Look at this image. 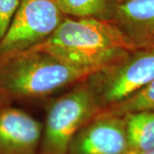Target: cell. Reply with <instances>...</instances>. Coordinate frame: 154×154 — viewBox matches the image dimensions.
<instances>
[{"label":"cell","instance_id":"5bb4252c","mask_svg":"<svg viewBox=\"0 0 154 154\" xmlns=\"http://www.w3.org/2000/svg\"><path fill=\"white\" fill-rule=\"evenodd\" d=\"M116 3H119V2H122V1H126V0H114Z\"/></svg>","mask_w":154,"mask_h":154},{"label":"cell","instance_id":"5b68a950","mask_svg":"<svg viewBox=\"0 0 154 154\" xmlns=\"http://www.w3.org/2000/svg\"><path fill=\"white\" fill-rule=\"evenodd\" d=\"M56 0H22L0 41V60L42 43L63 19Z\"/></svg>","mask_w":154,"mask_h":154},{"label":"cell","instance_id":"9c48e42d","mask_svg":"<svg viewBox=\"0 0 154 154\" xmlns=\"http://www.w3.org/2000/svg\"><path fill=\"white\" fill-rule=\"evenodd\" d=\"M129 148L140 154L154 148V110L123 116Z\"/></svg>","mask_w":154,"mask_h":154},{"label":"cell","instance_id":"8fae6325","mask_svg":"<svg viewBox=\"0 0 154 154\" xmlns=\"http://www.w3.org/2000/svg\"><path fill=\"white\" fill-rule=\"evenodd\" d=\"M152 110H154V78L133 96L101 112L124 116L131 113Z\"/></svg>","mask_w":154,"mask_h":154},{"label":"cell","instance_id":"3957f363","mask_svg":"<svg viewBox=\"0 0 154 154\" xmlns=\"http://www.w3.org/2000/svg\"><path fill=\"white\" fill-rule=\"evenodd\" d=\"M100 110L89 84H82L56 100L43 125L39 154H69L77 134Z\"/></svg>","mask_w":154,"mask_h":154},{"label":"cell","instance_id":"7a4b0ae2","mask_svg":"<svg viewBox=\"0 0 154 154\" xmlns=\"http://www.w3.org/2000/svg\"><path fill=\"white\" fill-rule=\"evenodd\" d=\"M100 69L71 65L28 50L0 60V93L22 99L42 97L81 82Z\"/></svg>","mask_w":154,"mask_h":154},{"label":"cell","instance_id":"8992f818","mask_svg":"<svg viewBox=\"0 0 154 154\" xmlns=\"http://www.w3.org/2000/svg\"><path fill=\"white\" fill-rule=\"evenodd\" d=\"M129 150L124 117L100 112L77 134L69 154H127Z\"/></svg>","mask_w":154,"mask_h":154},{"label":"cell","instance_id":"7c38bea8","mask_svg":"<svg viewBox=\"0 0 154 154\" xmlns=\"http://www.w3.org/2000/svg\"><path fill=\"white\" fill-rule=\"evenodd\" d=\"M22 0H0V41L4 38Z\"/></svg>","mask_w":154,"mask_h":154},{"label":"cell","instance_id":"4fadbf2b","mask_svg":"<svg viewBox=\"0 0 154 154\" xmlns=\"http://www.w3.org/2000/svg\"><path fill=\"white\" fill-rule=\"evenodd\" d=\"M140 154H154V148L152 149V150H149L147 152H142Z\"/></svg>","mask_w":154,"mask_h":154},{"label":"cell","instance_id":"277c9868","mask_svg":"<svg viewBox=\"0 0 154 154\" xmlns=\"http://www.w3.org/2000/svg\"><path fill=\"white\" fill-rule=\"evenodd\" d=\"M154 78V47L136 49L89 77L100 107L133 96Z\"/></svg>","mask_w":154,"mask_h":154},{"label":"cell","instance_id":"30bf717a","mask_svg":"<svg viewBox=\"0 0 154 154\" xmlns=\"http://www.w3.org/2000/svg\"><path fill=\"white\" fill-rule=\"evenodd\" d=\"M112 0H56L63 15L75 18H101L112 11ZM114 1V0H113Z\"/></svg>","mask_w":154,"mask_h":154},{"label":"cell","instance_id":"ba28073f","mask_svg":"<svg viewBox=\"0 0 154 154\" xmlns=\"http://www.w3.org/2000/svg\"><path fill=\"white\" fill-rule=\"evenodd\" d=\"M112 22L134 49L154 47V0L116 3Z\"/></svg>","mask_w":154,"mask_h":154},{"label":"cell","instance_id":"6da1fadb","mask_svg":"<svg viewBox=\"0 0 154 154\" xmlns=\"http://www.w3.org/2000/svg\"><path fill=\"white\" fill-rule=\"evenodd\" d=\"M29 50L75 66L103 69L135 49L109 20L67 17L50 37Z\"/></svg>","mask_w":154,"mask_h":154},{"label":"cell","instance_id":"52a82bcc","mask_svg":"<svg viewBox=\"0 0 154 154\" xmlns=\"http://www.w3.org/2000/svg\"><path fill=\"white\" fill-rule=\"evenodd\" d=\"M43 124L24 110L0 109V154H39Z\"/></svg>","mask_w":154,"mask_h":154}]
</instances>
